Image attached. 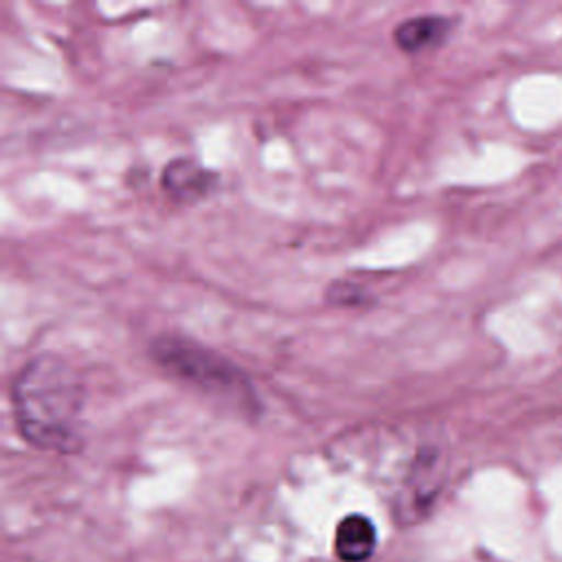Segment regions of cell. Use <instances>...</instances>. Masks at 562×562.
<instances>
[{
	"mask_svg": "<svg viewBox=\"0 0 562 562\" xmlns=\"http://www.w3.org/2000/svg\"><path fill=\"white\" fill-rule=\"evenodd\" d=\"M334 549L345 562H362L375 549V527L362 514L345 516L334 536Z\"/></svg>",
	"mask_w": 562,
	"mask_h": 562,
	"instance_id": "obj_5",
	"label": "cell"
},
{
	"mask_svg": "<svg viewBox=\"0 0 562 562\" xmlns=\"http://www.w3.org/2000/svg\"><path fill=\"white\" fill-rule=\"evenodd\" d=\"M11 400L26 443L59 454L81 450L86 386L66 358L57 353L31 358L13 380Z\"/></svg>",
	"mask_w": 562,
	"mask_h": 562,
	"instance_id": "obj_1",
	"label": "cell"
},
{
	"mask_svg": "<svg viewBox=\"0 0 562 562\" xmlns=\"http://www.w3.org/2000/svg\"><path fill=\"white\" fill-rule=\"evenodd\" d=\"M452 29V20L446 15H415L400 22L393 31V42L400 50L417 55L439 46Z\"/></svg>",
	"mask_w": 562,
	"mask_h": 562,
	"instance_id": "obj_4",
	"label": "cell"
},
{
	"mask_svg": "<svg viewBox=\"0 0 562 562\" xmlns=\"http://www.w3.org/2000/svg\"><path fill=\"white\" fill-rule=\"evenodd\" d=\"M217 180L215 171L189 156L173 158L162 169V189L180 204H193L209 198Z\"/></svg>",
	"mask_w": 562,
	"mask_h": 562,
	"instance_id": "obj_3",
	"label": "cell"
},
{
	"mask_svg": "<svg viewBox=\"0 0 562 562\" xmlns=\"http://www.w3.org/2000/svg\"><path fill=\"white\" fill-rule=\"evenodd\" d=\"M325 296H327V301L329 303H334V305H364L367 301H369V294L360 288V285H356V283H351V281H334L329 288H327V292H325Z\"/></svg>",
	"mask_w": 562,
	"mask_h": 562,
	"instance_id": "obj_6",
	"label": "cell"
},
{
	"mask_svg": "<svg viewBox=\"0 0 562 562\" xmlns=\"http://www.w3.org/2000/svg\"><path fill=\"white\" fill-rule=\"evenodd\" d=\"M149 353L173 378L220 397L241 413H259V400L248 375L222 353L180 336H158Z\"/></svg>",
	"mask_w": 562,
	"mask_h": 562,
	"instance_id": "obj_2",
	"label": "cell"
}]
</instances>
